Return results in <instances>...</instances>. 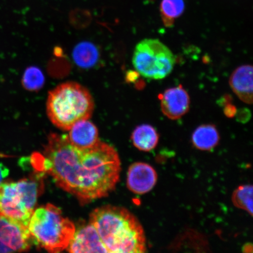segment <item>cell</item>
<instances>
[{"mask_svg":"<svg viewBox=\"0 0 253 253\" xmlns=\"http://www.w3.org/2000/svg\"><path fill=\"white\" fill-rule=\"evenodd\" d=\"M47 139L42 154L34 155L32 163L59 188L84 204L106 197L116 188L121 162L115 148L100 141L79 148L65 134H51Z\"/></svg>","mask_w":253,"mask_h":253,"instance_id":"1","label":"cell"},{"mask_svg":"<svg viewBox=\"0 0 253 253\" xmlns=\"http://www.w3.org/2000/svg\"><path fill=\"white\" fill-rule=\"evenodd\" d=\"M90 223L109 253H143L147 239L140 221L126 209L104 206L94 210Z\"/></svg>","mask_w":253,"mask_h":253,"instance_id":"2","label":"cell"},{"mask_svg":"<svg viewBox=\"0 0 253 253\" xmlns=\"http://www.w3.org/2000/svg\"><path fill=\"white\" fill-rule=\"evenodd\" d=\"M94 101L89 91L74 82H65L50 91L46 112L50 122L63 130L92 115Z\"/></svg>","mask_w":253,"mask_h":253,"instance_id":"3","label":"cell"},{"mask_svg":"<svg viewBox=\"0 0 253 253\" xmlns=\"http://www.w3.org/2000/svg\"><path fill=\"white\" fill-rule=\"evenodd\" d=\"M28 227L33 244L50 253L66 249L76 230L74 223L50 204L34 211Z\"/></svg>","mask_w":253,"mask_h":253,"instance_id":"4","label":"cell"},{"mask_svg":"<svg viewBox=\"0 0 253 253\" xmlns=\"http://www.w3.org/2000/svg\"><path fill=\"white\" fill-rule=\"evenodd\" d=\"M40 192L39 181L26 178L0 185V214L28 226Z\"/></svg>","mask_w":253,"mask_h":253,"instance_id":"5","label":"cell"},{"mask_svg":"<svg viewBox=\"0 0 253 253\" xmlns=\"http://www.w3.org/2000/svg\"><path fill=\"white\" fill-rule=\"evenodd\" d=\"M132 62L142 77L159 80L172 72L176 59L171 50L160 40L145 39L136 45Z\"/></svg>","mask_w":253,"mask_h":253,"instance_id":"6","label":"cell"},{"mask_svg":"<svg viewBox=\"0 0 253 253\" xmlns=\"http://www.w3.org/2000/svg\"><path fill=\"white\" fill-rule=\"evenodd\" d=\"M33 244L28 226L0 214V253L26 252Z\"/></svg>","mask_w":253,"mask_h":253,"instance_id":"7","label":"cell"},{"mask_svg":"<svg viewBox=\"0 0 253 253\" xmlns=\"http://www.w3.org/2000/svg\"><path fill=\"white\" fill-rule=\"evenodd\" d=\"M159 98L161 110L169 119L178 120L188 112L190 97L182 85L168 88Z\"/></svg>","mask_w":253,"mask_h":253,"instance_id":"8","label":"cell"},{"mask_svg":"<svg viewBox=\"0 0 253 253\" xmlns=\"http://www.w3.org/2000/svg\"><path fill=\"white\" fill-rule=\"evenodd\" d=\"M70 253H109L96 228L89 223L82 226L75 232L66 248Z\"/></svg>","mask_w":253,"mask_h":253,"instance_id":"9","label":"cell"},{"mask_svg":"<svg viewBox=\"0 0 253 253\" xmlns=\"http://www.w3.org/2000/svg\"><path fill=\"white\" fill-rule=\"evenodd\" d=\"M156 170L149 164L135 163L129 167L126 185L135 194L143 195L153 189L157 182Z\"/></svg>","mask_w":253,"mask_h":253,"instance_id":"10","label":"cell"},{"mask_svg":"<svg viewBox=\"0 0 253 253\" xmlns=\"http://www.w3.org/2000/svg\"><path fill=\"white\" fill-rule=\"evenodd\" d=\"M230 86L239 99L247 104L253 103V67L245 65L237 68L230 78Z\"/></svg>","mask_w":253,"mask_h":253,"instance_id":"11","label":"cell"},{"mask_svg":"<svg viewBox=\"0 0 253 253\" xmlns=\"http://www.w3.org/2000/svg\"><path fill=\"white\" fill-rule=\"evenodd\" d=\"M69 140L75 146L87 148L93 147L99 140V132L96 126L88 120L78 122L69 129Z\"/></svg>","mask_w":253,"mask_h":253,"instance_id":"12","label":"cell"},{"mask_svg":"<svg viewBox=\"0 0 253 253\" xmlns=\"http://www.w3.org/2000/svg\"><path fill=\"white\" fill-rule=\"evenodd\" d=\"M220 135L214 125H203L195 129L192 134L193 145L202 151H211L219 144Z\"/></svg>","mask_w":253,"mask_h":253,"instance_id":"13","label":"cell"},{"mask_svg":"<svg viewBox=\"0 0 253 253\" xmlns=\"http://www.w3.org/2000/svg\"><path fill=\"white\" fill-rule=\"evenodd\" d=\"M132 143L139 150L148 152L154 149L159 141L156 129L150 125L137 126L131 135Z\"/></svg>","mask_w":253,"mask_h":253,"instance_id":"14","label":"cell"},{"mask_svg":"<svg viewBox=\"0 0 253 253\" xmlns=\"http://www.w3.org/2000/svg\"><path fill=\"white\" fill-rule=\"evenodd\" d=\"M99 50L90 42H82L75 47L73 58L77 65L83 68L92 67L99 60Z\"/></svg>","mask_w":253,"mask_h":253,"instance_id":"15","label":"cell"},{"mask_svg":"<svg viewBox=\"0 0 253 253\" xmlns=\"http://www.w3.org/2000/svg\"><path fill=\"white\" fill-rule=\"evenodd\" d=\"M183 0H162L160 4V14L164 25L172 27L174 22L185 10Z\"/></svg>","mask_w":253,"mask_h":253,"instance_id":"16","label":"cell"},{"mask_svg":"<svg viewBox=\"0 0 253 253\" xmlns=\"http://www.w3.org/2000/svg\"><path fill=\"white\" fill-rule=\"evenodd\" d=\"M235 207L244 210L253 216V186L243 185L234 191L232 198Z\"/></svg>","mask_w":253,"mask_h":253,"instance_id":"17","label":"cell"},{"mask_svg":"<svg viewBox=\"0 0 253 253\" xmlns=\"http://www.w3.org/2000/svg\"><path fill=\"white\" fill-rule=\"evenodd\" d=\"M45 78L42 71L36 66H31L25 70L22 84L23 87L29 91H37L42 87Z\"/></svg>","mask_w":253,"mask_h":253,"instance_id":"18","label":"cell"},{"mask_svg":"<svg viewBox=\"0 0 253 253\" xmlns=\"http://www.w3.org/2000/svg\"><path fill=\"white\" fill-rule=\"evenodd\" d=\"M237 118L240 121H248L251 118V112L248 109H240L238 112H236Z\"/></svg>","mask_w":253,"mask_h":253,"instance_id":"19","label":"cell"},{"mask_svg":"<svg viewBox=\"0 0 253 253\" xmlns=\"http://www.w3.org/2000/svg\"><path fill=\"white\" fill-rule=\"evenodd\" d=\"M237 109L232 103L226 104L224 106V113L228 118H232L236 115Z\"/></svg>","mask_w":253,"mask_h":253,"instance_id":"20","label":"cell"},{"mask_svg":"<svg viewBox=\"0 0 253 253\" xmlns=\"http://www.w3.org/2000/svg\"><path fill=\"white\" fill-rule=\"evenodd\" d=\"M9 169L4 164L0 163V185L3 182L4 179L8 175Z\"/></svg>","mask_w":253,"mask_h":253,"instance_id":"21","label":"cell"},{"mask_svg":"<svg viewBox=\"0 0 253 253\" xmlns=\"http://www.w3.org/2000/svg\"><path fill=\"white\" fill-rule=\"evenodd\" d=\"M232 97L229 95H224V96L221 98L218 104L221 106H224L226 104L232 103Z\"/></svg>","mask_w":253,"mask_h":253,"instance_id":"22","label":"cell"},{"mask_svg":"<svg viewBox=\"0 0 253 253\" xmlns=\"http://www.w3.org/2000/svg\"><path fill=\"white\" fill-rule=\"evenodd\" d=\"M5 156H4V155H3V154H0V158H1V157H5Z\"/></svg>","mask_w":253,"mask_h":253,"instance_id":"23","label":"cell"}]
</instances>
